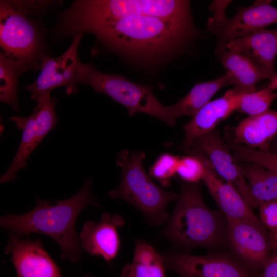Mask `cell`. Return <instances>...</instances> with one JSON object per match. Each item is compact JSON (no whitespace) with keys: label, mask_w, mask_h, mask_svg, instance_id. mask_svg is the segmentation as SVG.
<instances>
[{"label":"cell","mask_w":277,"mask_h":277,"mask_svg":"<svg viewBox=\"0 0 277 277\" xmlns=\"http://www.w3.org/2000/svg\"><path fill=\"white\" fill-rule=\"evenodd\" d=\"M92 182V179H87L80 190L66 200L51 201L37 198L36 206L30 212L2 216L1 226L17 236L32 233L48 236L60 247L62 259L76 262L81 255V246L75 228L76 219L87 206H98L91 192Z\"/></svg>","instance_id":"cell-2"},{"label":"cell","mask_w":277,"mask_h":277,"mask_svg":"<svg viewBox=\"0 0 277 277\" xmlns=\"http://www.w3.org/2000/svg\"><path fill=\"white\" fill-rule=\"evenodd\" d=\"M76 82L88 84L96 92L108 95L125 106L130 116L143 113L156 117L168 126L175 124L171 106L162 104L151 86L132 82L121 75L103 73L92 64L82 63L77 70Z\"/></svg>","instance_id":"cell-7"},{"label":"cell","mask_w":277,"mask_h":277,"mask_svg":"<svg viewBox=\"0 0 277 277\" xmlns=\"http://www.w3.org/2000/svg\"><path fill=\"white\" fill-rule=\"evenodd\" d=\"M145 153H130L127 150L117 154L116 165L122 169L118 186L108 193L113 199H120L136 208L151 225L160 226L169 218L168 205L176 201L178 195L156 185L146 172L143 165Z\"/></svg>","instance_id":"cell-5"},{"label":"cell","mask_w":277,"mask_h":277,"mask_svg":"<svg viewBox=\"0 0 277 277\" xmlns=\"http://www.w3.org/2000/svg\"><path fill=\"white\" fill-rule=\"evenodd\" d=\"M161 254L165 268L180 277H256L246 265L224 254L198 256L175 252Z\"/></svg>","instance_id":"cell-10"},{"label":"cell","mask_w":277,"mask_h":277,"mask_svg":"<svg viewBox=\"0 0 277 277\" xmlns=\"http://www.w3.org/2000/svg\"><path fill=\"white\" fill-rule=\"evenodd\" d=\"M4 252L11 254V261L17 277H62L58 266L44 249L40 240H31L10 234Z\"/></svg>","instance_id":"cell-14"},{"label":"cell","mask_w":277,"mask_h":277,"mask_svg":"<svg viewBox=\"0 0 277 277\" xmlns=\"http://www.w3.org/2000/svg\"><path fill=\"white\" fill-rule=\"evenodd\" d=\"M226 49L248 57L268 71L275 73L277 55V28L261 29L235 39L226 45Z\"/></svg>","instance_id":"cell-19"},{"label":"cell","mask_w":277,"mask_h":277,"mask_svg":"<svg viewBox=\"0 0 277 277\" xmlns=\"http://www.w3.org/2000/svg\"><path fill=\"white\" fill-rule=\"evenodd\" d=\"M118 214L104 213L98 222L86 221L79 234L81 246L91 255L102 257L110 262L118 253L120 240L118 229L124 225Z\"/></svg>","instance_id":"cell-16"},{"label":"cell","mask_w":277,"mask_h":277,"mask_svg":"<svg viewBox=\"0 0 277 277\" xmlns=\"http://www.w3.org/2000/svg\"><path fill=\"white\" fill-rule=\"evenodd\" d=\"M52 3L45 1H1V53L16 61L25 72L40 68L46 56L39 14Z\"/></svg>","instance_id":"cell-3"},{"label":"cell","mask_w":277,"mask_h":277,"mask_svg":"<svg viewBox=\"0 0 277 277\" xmlns=\"http://www.w3.org/2000/svg\"><path fill=\"white\" fill-rule=\"evenodd\" d=\"M232 84L226 74L217 79L195 84L185 96L171 105L174 118L194 116L220 89Z\"/></svg>","instance_id":"cell-23"},{"label":"cell","mask_w":277,"mask_h":277,"mask_svg":"<svg viewBox=\"0 0 277 277\" xmlns=\"http://www.w3.org/2000/svg\"><path fill=\"white\" fill-rule=\"evenodd\" d=\"M193 154L202 162L204 167L203 180L227 220L243 221L263 226L234 187L218 177L207 156L199 150L195 151Z\"/></svg>","instance_id":"cell-15"},{"label":"cell","mask_w":277,"mask_h":277,"mask_svg":"<svg viewBox=\"0 0 277 277\" xmlns=\"http://www.w3.org/2000/svg\"><path fill=\"white\" fill-rule=\"evenodd\" d=\"M85 277H92V276H90V275H87V276H85Z\"/></svg>","instance_id":"cell-33"},{"label":"cell","mask_w":277,"mask_h":277,"mask_svg":"<svg viewBox=\"0 0 277 277\" xmlns=\"http://www.w3.org/2000/svg\"><path fill=\"white\" fill-rule=\"evenodd\" d=\"M268 87L272 91L277 89V73L270 80Z\"/></svg>","instance_id":"cell-31"},{"label":"cell","mask_w":277,"mask_h":277,"mask_svg":"<svg viewBox=\"0 0 277 277\" xmlns=\"http://www.w3.org/2000/svg\"><path fill=\"white\" fill-rule=\"evenodd\" d=\"M180 157L168 153H163L149 168V174L162 186L168 187L176 174Z\"/></svg>","instance_id":"cell-27"},{"label":"cell","mask_w":277,"mask_h":277,"mask_svg":"<svg viewBox=\"0 0 277 277\" xmlns=\"http://www.w3.org/2000/svg\"><path fill=\"white\" fill-rule=\"evenodd\" d=\"M262 272L256 277H277V251L271 256L263 267Z\"/></svg>","instance_id":"cell-30"},{"label":"cell","mask_w":277,"mask_h":277,"mask_svg":"<svg viewBox=\"0 0 277 277\" xmlns=\"http://www.w3.org/2000/svg\"><path fill=\"white\" fill-rule=\"evenodd\" d=\"M24 72L15 60L0 54V100L18 111V81Z\"/></svg>","instance_id":"cell-24"},{"label":"cell","mask_w":277,"mask_h":277,"mask_svg":"<svg viewBox=\"0 0 277 277\" xmlns=\"http://www.w3.org/2000/svg\"><path fill=\"white\" fill-rule=\"evenodd\" d=\"M176 174L185 182L196 183L203 179L204 167L197 157L189 155L180 158Z\"/></svg>","instance_id":"cell-28"},{"label":"cell","mask_w":277,"mask_h":277,"mask_svg":"<svg viewBox=\"0 0 277 277\" xmlns=\"http://www.w3.org/2000/svg\"><path fill=\"white\" fill-rule=\"evenodd\" d=\"M176 201L163 235L174 245L185 249L219 245L224 231L221 212L207 206L199 183H181Z\"/></svg>","instance_id":"cell-4"},{"label":"cell","mask_w":277,"mask_h":277,"mask_svg":"<svg viewBox=\"0 0 277 277\" xmlns=\"http://www.w3.org/2000/svg\"><path fill=\"white\" fill-rule=\"evenodd\" d=\"M237 143L268 151L277 136V111L270 110L242 120L234 130Z\"/></svg>","instance_id":"cell-20"},{"label":"cell","mask_w":277,"mask_h":277,"mask_svg":"<svg viewBox=\"0 0 277 277\" xmlns=\"http://www.w3.org/2000/svg\"><path fill=\"white\" fill-rule=\"evenodd\" d=\"M238 164L248 184L254 208L277 199L276 173L254 163Z\"/></svg>","instance_id":"cell-21"},{"label":"cell","mask_w":277,"mask_h":277,"mask_svg":"<svg viewBox=\"0 0 277 277\" xmlns=\"http://www.w3.org/2000/svg\"><path fill=\"white\" fill-rule=\"evenodd\" d=\"M83 34L76 35L69 48L60 57L54 58L45 56L43 58L38 77L25 87L31 93V99L37 102L54 89L64 86L67 94L76 93V76L81 63L77 50Z\"/></svg>","instance_id":"cell-11"},{"label":"cell","mask_w":277,"mask_h":277,"mask_svg":"<svg viewBox=\"0 0 277 277\" xmlns=\"http://www.w3.org/2000/svg\"><path fill=\"white\" fill-rule=\"evenodd\" d=\"M234 88L243 94L255 91L260 81L272 78L276 73L265 69L252 59L232 50L226 49L217 53Z\"/></svg>","instance_id":"cell-18"},{"label":"cell","mask_w":277,"mask_h":277,"mask_svg":"<svg viewBox=\"0 0 277 277\" xmlns=\"http://www.w3.org/2000/svg\"><path fill=\"white\" fill-rule=\"evenodd\" d=\"M147 16L167 19H191L190 2L182 0H76L58 23Z\"/></svg>","instance_id":"cell-6"},{"label":"cell","mask_w":277,"mask_h":277,"mask_svg":"<svg viewBox=\"0 0 277 277\" xmlns=\"http://www.w3.org/2000/svg\"><path fill=\"white\" fill-rule=\"evenodd\" d=\"M162 254L148 242L137 239L133 258L123 268L120 277H166Z\"/></svg>","instance_id":"cell-22"},{"label":"cell","mask_w":277,"mask_h":277,"mask_svg":"<svg viewBox=\"0 0 277 277\" xmlns=\"http://www.w3.org/2000/svg\"><path fill=\"white\" fill-rule=\"evenodd\" d=\"M259 219L268 230L274 250H277V199L262 204L259 207Z\"/></svg>","instance_id":"cell-29"},{"label":"cell","mask_w":277,"mask_h":277,"mask_svg":"<svg viewBox=\"0 0 277 277\" xmlns=\"http://www.w3.org/2000/svg\"><path fill=\"white\" fill-rule=\"evenodd\" d=\"M277 98V93L268 87L258 91L243 95L240 98L237 111L254 116L269 110L273 101Z\"/></svg>","instance_id":"cell-26"},{"label":"cell","mask_w":277,"mask_h":277,"mask_svg":"<svg viewBox=\"0 0 277 277\" xmlns=\"http://www.w3.org/2000/svg\"><path fill=\"white\" fill-rule=\"evenodd\" d=\"M84 32L95 35L110 49L130 57L153 60L171 54L192 37L195 29L192 18L167 19L137 16L79 22L62 26V38Z\"/></svg>","instance_id":"cell-1"},{"label":"cell","mask_w":277,"mask_h":277,"mask_svg":"<svg viewBox=\"0 0 277 277\" xmlns=\"http://www.w3.org/2000/svg\"><path fill=\"white\" fill-rule=\"evenodd\" d=\"M226 233L232 249L249 268H263L271 258L270 252L274 248L263 226L227 220Z\"/></svg>","instance_id":"cell-12"},{"label":"cell","mask_w":277,"mask_h":277,"mask_svg":"<svg viewBox=\"0 0 277 277\" xmlns=\"http://www.w3.org/2000/svg\"><path fill=\"white\" fill-rule=\"evenodd\" d=\"M226 134L224 140L237 161L256 164L277 173V154L239 144L229 132Z\"/></svg>","instance_id":"cell-25"},{"label":"cell","mask_w":277,"mask_h":277,"mask_svg":"<svg viewBox=\"0 0 277 277\" xmlns=\"http://www.w3.org/2000/svg\"><path fill=\"white\" fill-rule=\"evenodd\" d=\"M268 151L277 154V136L271 143L269 149Z\"/></svg>","instance_id":"cell-32"},{"label":"cell","mask_w":277,"mask_h":277,"mask_svg":"<svg viewBox=\"0 0 277 277\" xmlns=\"http://www.w3.org/2000/svg\"><path fill=\"white\" fill-rule=\"evenodd\" d=\"M190 147L203 152L216 173L234 187L251 209L254 208L248 184L238 161L218 130L215 129L197 138Z\"/></svg>","instance_id":"cell-13"},{"label":"cell","mask_w":277,"mask_h":277,"mask_svg":"<svg viewBox=\"0 0 277 277\" xmlns=\"http://www.w3.org/2000/svg\"><path fill=\"white\" fill-rule=\"evenodd\" d=\"M29 117L11 116L17 128L23 132L20 144L8 170L0 178L1 183L12 181L20 169L27 166V160L45 136L57 123L55 106L57 99L50 93L43 96Z\"/></svg>","instance_id":"cell-9"},{"label":"cell","mask_w":277,"mask_h":277,"mask_svg":"<svg viewBox=\"0 0 277 277\" xmlns=\"http://www.w3.org/2000/svg\"><path fill=\"white\" fill-rule=\"evenodd\" d=\"M243 95L233 88L208 102L183 126L185 137L181 146L190 147L195 139L214 130L221 121L236 111Z\"/></svg>","instance_id":"cell-17"},{"label":"cell","mask_w":277,"mask_h":277,"mask_svg":"<svg viewBox=\"0 0 277 277\" xmlns=\"http://www.w3.org/2000/svg\"><path fill=\"white\" fill-rule=\"evenodd\" d=\"M276 251H277V250H276Z\"/></svg>","instance_id":"cell-34"},{"label":"cell","mask_w":277,"mask_h":277,"mask_svg":"<svg viewBox=\"0 0 277 277\" xmlns=\"http://www.w3.org/2000/svg\"><path fill=\"white\" fill-rule=\"evenodd\" d=\"M231 2L214 1L210 6L213 15L208 19L207 28L217 37L216 53L235 39L277 23V8L270 1H257L250 6L239 7L234 15L228 18L225 10Z\"/></svg>","instance_id":"cell-8"}]
</instances>
